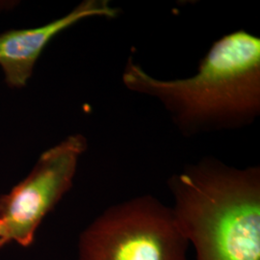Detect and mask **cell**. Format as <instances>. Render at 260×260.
<instances>
[{"label":"cell","instance_id":"obj_6","mask_svg":"<svg viewBox=\"0 0 260 260\" xmlns=\"http://www.w3.org/2000/svg\"><path fill=\"white\" fill-rule=\"evenodd\" d=\"M4 232H5V224L2 220H0V239L3 237Z\"/></svg>","mask_w":260,"mask_h":260},{"label":"cell","instance_id":"obj_3","mask_svg":"<svg viewBox=\"0 0 260 260\" xmlns=\"http://www.w3.org/2000/svg\"><path fill=\"white\" fill-rule=\"evenodd\" d=\"M171 207L140 196L107 208L79 236L78 260H188Z\"/></svg>","mask_w":260,"mask_h":260},{"label":"cell","instance_id":"obj_2","mask_svg":"<svg viewBox=\"0 0 260 260\" xmlns=\"http://www.w3.org/2000/svg\"><path fill=\"white\" fill-rule=\"evenodd\" d=\"M179 231L196 260H260V168L202 159L168 181Z\"/></svg>","mask_w":260,"mask_h":260},{"label":"cell","instance_id":"obj_4","mask_svg":"<svg viewBox=\"0 0 260 260\" xmlns=\"http://www.w3.org/2000/svg\"><path fill=\"white\" fill-rule=\"evenodd\" d=\"M87 149L85 137H67L39 158L31 173L0 197V220L5 232L0 248L16 243L31 246L45 217L73 186L78 160Z\"/></svg>","mask_w":260,"mask_h":260},{"label":"cell","instance_id":"obj_1","mask_svg":"<svg viewBox=\"0 0 260 260\" xmlns=\"http://www.w3.org/2000/svg\"><path fill=\"white\" fill-rule=\"evenodd\" d=\"M121 79L161 103L185 135L242 127L260 113V39L245 30L224 35L186 78L159 79L130 57Z\"/></svg>","mask_w":260,"mask_h":260},{"label":"cell","instance_id":"obj_5","mask_svg":"<svg viewBox=\"0 0 260 260\" xmlns=\"http://www.w3.org/2000/svg\"><path fill=\"white\" fill-rule=\"evenodd\" d=\"M119 10L108 0H86L60 19L44 26L12 30L0 36V65L7 83L12 87L24 86L33 68L47 44L67 28L88 18L113 19Z\"/></svg>","mask_w":260,"mask_h":260}]
</instances>
